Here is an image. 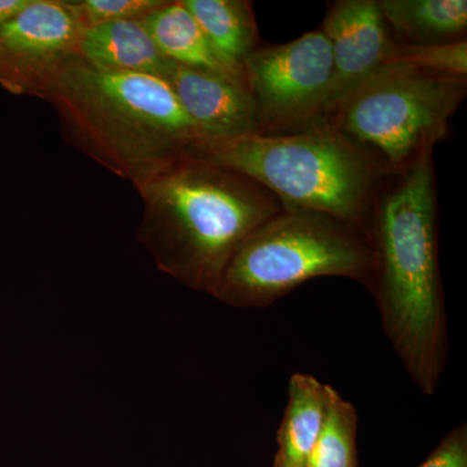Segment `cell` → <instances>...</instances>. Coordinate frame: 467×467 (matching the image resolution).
Listing matches in <instances>:
<instances>
[{
    "mask_svg": "<svg viewBox=\"0 0 467 467\" xmlns=\"http://www.w3.org/2000/svg\"><path fill=\"white\" fill-rule=\"evenodd\" d=\"M365 236L374 256L368 290L377 301L383 333L417 389L432 396L448 353L432 152L386 174Z\"/></svg>",
    "mask_w": 467,
    "mask_h": 467,
    "instance_id": "1",
    "label": "cell"
},
{
    "mask_svg": "<svg viewBox=\"0 0 467 467\" xmlns=\"http://www.w3.org/2000/svg\"><path fill=\"white\" fill-rule=\"evenodd\" d=\"M137 192L138 242L160 272L212 296L242 243L285 209L250 178L199 158L180 160Z\"/></svg>",
    "mask_w": 467,
    "mask_h": 467,
    "instance_id": "2",
    "label": "cell"
},
{
    "mask_svg": "<svg viewBox=\"0 0 467 467\" xmlns=\"http://www.w3.org/2000/svg\"><path fill=\"white\" fill-rule=\"evenodd\" d=\"M43 100L73 146L135 190L205 142L159 77L104 72L77 58Z\"/></svg>",
    "mask_w": 467,
    "mask_h": 467,
    "instance_id": "3",
    "label": "cell"
},
{
    "mask_svg": "<svg viewBox=\"0 0 467 467\" xmlns=\"http://www.w3.org/2000/svg\"><path fill=\"white\" fill-rule=\"evenodd\" d=\"M192 158L250 178L285 209L319 212L365 235L368 212L389 171L330 125L299 133L251 134L199 144Z\"/></svg>",
    "mask_w": 467,
    "mask_h": 467,
    "instance_id": "4",
    "label": "cell"
},
{
    "mask_svg": "<svg viewBox=\"0 0 467 467\" xmlns=\"http://www.w3.org/2000/svg\"><path fill=\"white\" fill-rule=\"evenodd\" d=\"M373 264L367 236L355 227L319 212L284 209L242 243L213 297L233 308H266L322 276L368 287Z\"/></svg>",
    "mask_w": 467,
    "mask_h": 467,
    "instance_id": "5",
    "label": "cell"
},
{
    "mask_svg": "<svg viewBox=\"0 0 467 467\" xmlns=\"http://www.w3.org/2000/svg\"><path fill=\"white\" fill-rule=\"evenodd\" d=\"M467 94V78L402 63L383 64L326 117L389 173L410 167L444 140Z\"/></svg>",
    "mask_w": 467,
    "mask_h": 467,
    "instance_id": "6",
    "label": "cell"
},
{
    "mask_svg": "<svg viewBox=\"0 0 467 467\" xmlns=\"http://www.w3.org/2000/svg\"><path fill=\"white\" fill-rule=\"evenodd\" d=\"M242 69L260 135L299 133L324 124L333 57L321 27L284 45L260 46Z\"/></svg>",
    "mask_w": 467,
    "mask_h": 467,
    "instance_id": "7",
    "label": "cell"
},
{
    "mask_svg": "<svg viewBox=\"0 0 467 467\" xmlns=\"http://www.w3.org/2000/svg\"><path fill=\"white\" fill-rule=\"evenodd\" d=\"M82 30L67 0H27L0 26V86L43 99L79 58Z\"/></svg>",
    "mask_w": 467,
    "mask_h": 467,
    "instance_id": "8",
    "label": "cell"
},
{
    "mask_svg": "<svg viewBox=\"0 0 467 467\" xmlns=\"http://www.w3.org/2000/svg\"><path fill=\"white\" fill-rule=\"evenodd\" d=\"M321 30L330 42L333 57L327 117L359 82L386 64L393 38L379 0L334 2Z\"/></svg>",
    "mask_w": 467,
    "mask_h": 467,
    "instance_id": "9",
    "label": "cell"
},
{
    "mask_svg": "<svg viewBox=\"0 0 467 467\" xmlns=\"http://www.w3.org/2000/svg\"><path fill=\"white\" fill-rule=\"evenodd\" d=\"M164 81L205 142L259 134L244 77L174 63Z\"/></svg>",
    "mask_w": 467,
    "mask_h": 467,
    "instance_id": "10",
    "label": "cell"
},
{
    "mask_svg": "<svg viewBox=\"0 0 467 467\" xmlns=\"http://www.w3.org/2000/svg\"><path fill=\"white\" fill-rule=\"evenodd\" d=\"M78 57L104 72L137 73L162 79L174 64L159 50L142 20L86 27L79 36Z\"/></svg>",
    "mask_w": 467,
    "mask_h": 467,
    "instance_id": "11",
    "label": "cell"
},
{
    "mask_svg": "<svg viewBox=\"0 0 467 467\" xmlns=\"http://www.w3.org/2000/svg\"><path fill=\"white\" fill-rule=\"evenodd\" d=\"M328 384L309 374L295 373L288 383V401L276 432L273 467H306L322 423Z\"/></svg>",
    "mask_w": 467,
    "mask_h": 467,
    "instance_id": "12",
    "label": "cell"
},
{
    "mask_svg": "<svg viewBox=\"0 0 467 467\" xmlns=\"http://www.w3.org/2000/svg\"><path fill=\"white\" fill-rule=\"evenodd\" d=\"M393 41L445 45L466 38V0H379Z\"/></svg>",
    "mask_w": 467,
    "mask_h": 467,
    "instance_id": "13",
    "label": "cell"
},
{
    "mask_svg": "<svg viewBox=\"0 0 467 467\" xmlns=\"http://www.w3.org/2000/svg\"><path fill=\"white\" fill-rule=\"evenodd\" d=\"M218 58L243 76V63L260 47L259 29L248 0H182Z\"/></svg>",
    "mask_w": 467,
    "mask_h": 467,
    "instance_id": "14",
    "label": "cell"
},
{
    "mask_svg": "<svg viewBox=\"0 0 467 467\" xmlns=\"http://www.w3.org/2000/svg\"><path fill=\"white\" fill-rule=\"evenodd\" d=\"M142 24L159 50L173 63L243 77L230 70L218 58L198 21L184 7L182 0H167L164 5L143 17Z\"/></svg>",
    "mask_w": 467,
    "mask_h": 467,
    "instance_id": "15",
    "label": "cell"
},
{
    "mask_svg": "<svg viewBox=\"0 0 467 467\" xmlns=\"http://www.w3.org/2000/svg\"><path fill=\"white\" fill-rule=\"evenodd\" d=\"M358 411L328 386L324 423L306 467H358Z\"/></svg>",
    "mask_w": 467,
    "mask_h": 467,
    "instance_id": "16",
    "label": "cell"
},
{
    "mask_svg": "<svg viewBox=\"0 0 467 467\" xmlns=\"http://www.w3.org/2000/svg\"><path fill=\"white\" fill-rule=\"evenodd\" d=\"M402 63L457 78L467 77V41L445 45H400L393 41L386 64Z\"/></svg>",
    "mask_w": 467,
    "mask_h": 467,
    "instance_id": "17",
    "label": "cell"
},
{
    "mask_svg": "<svg viewBox=\"0 0 467 467\" xmlns=\"http://www.w3.org/2000/svg\"><path fill=\"white\" fill-rule=\"evenodd\" d=\"M81 26L122 20H142L167 0H67Z\"/></svg>",
    "mask_w": 467,
    "mask_h": 467,
    "instance_id": "18",
    "label": "cell"
},
{
    "mask_svg": "<svg viewBox=\"0 0 467 467\" xmlns=\"http://www.w3.org/2000/svg\"><path fill=\"white\" fill-rule=\"evenodd\" d=\"M418 467H467V425L451 430Z\"/></svg>",
    "mask_w": 467,
    "mask_h": 467,
    "instance_id": "19",
    "label": "cell"
},
{
    "mask_svg": "<svg viewBox=\"0 0 467 467\" xmlns=\"http://www.w3.org/2000/svg\"><path fill=\"white\" fill-rule=\"evenodd\" d=\"M27 0H0V26L26 5Z\"/></svg>",
    "mask_w": 467,
    "mask_h": 467,
    "instance_id": "20",
    "label": "cell"
}]
</instances>
